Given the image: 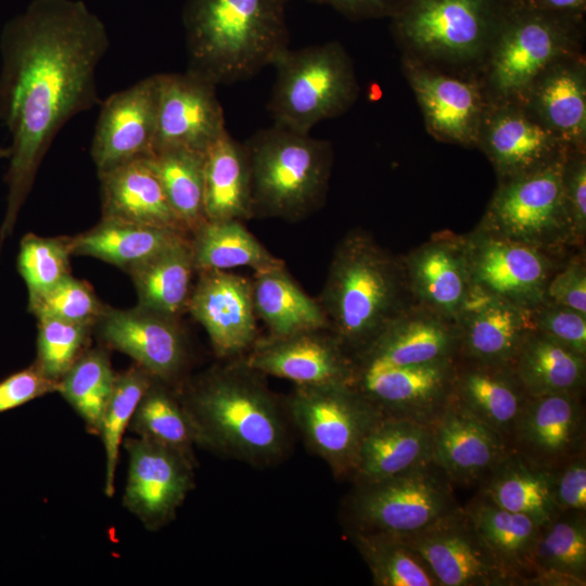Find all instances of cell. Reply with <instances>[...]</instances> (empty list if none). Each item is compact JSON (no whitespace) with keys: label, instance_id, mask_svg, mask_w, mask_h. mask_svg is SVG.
Returning <instances> with one entry per match:
<instances>
[{"label":"cell","instance_id":"9c48e42d","mask_svg":"<svg viewBox=\"0 0 586 586\" xmlns=\"http://www.w3.org/2000/svg\"><path fill=\"white\" fill-rule=\"evenodd\" d=\"M566 155L531 173L498 181L476 227L560 258L584 250L574 243L565 208Z\"/></svg>","mask_w":586,"mask_h":586},{"label":"cell","instance_id":"ba28073f","mask_svg":"<svg viewBox=\"0 0 586 586\" xmlns=\"http://www.w3.org/2000/svg\"><path fill=\"white\" fill-rule=\"evenodd\" d=\"M578 52L572 26L547 11L526 8L502 16L476 75L491 102H522L549 67Z\"/></svg>","mask_w":586,"mask_h":586},{"label":"cell","instance_id":"836d02e7","mask_svg":"<svg viewBox=\"0 0 586 586\" xmlns=\"http://www.w3.org/2000/svg\"><path fill=\"white\" fill-rule=\"evenodd\" d=\"M252 286L256 317L269 336L329 328L319 302L292 279L283 262L256 270Z\"/></svg>","mask_w":586,"mask_h":586},{"label":"cell","instance_id":"30bf717a","mask_svg":"<svg viewBox=\"0 0 586 586\" xmlns=\"http://www.w3.org/2000/svg\"><path fill=\"white\" fill-rule=\"evenodd\" d=\"M460 507L453 484L430 464L361 485L345 504L348 531L410 534Z\"/></svg>","mask_w":586,"mask_h":586},{"label":"cell","instance_id":"4316f807","mask_svg":"<svg viewBox=\"0 0 586 586\" xmlns=\"http://www.w3.org/2000/svg\"><path fill=\"white\" fill-rule=\"evenodd\" d=\"M432 430V462L453 485L480 486L512 450L500 434L449 404Z\"/></svg>","mask_w":586,"mask_h":586},{"label":"cell","instance_id":"db71d44e","mask_svg":"<svg viewBox=\"0 0 586 586\" xmlns=\"http://www.w3.org/2000/svg\"><path fill=\"white\" fill-rule=\"evenodd\" d=\"M552 471L557 512L586 513L585 450Z\"/></svg>","mask_w":586,"mask_h":586},{"label":"cell","instance_id":"e0dca14e","mask_svg":"<svg viewBox=\"0 0 586 586\" xmlns=\"http://www.w3.org/2000/svg\"><path fill=\"white\" fill-rule=\"evenodd\" d=\"M252 370L295 385L351 384L355 364L329 328L256 340L240 358Z\"/></svg>","mask_w":586,"mask_h":586},{"label":"cell","instance_id":"9a60e30c","mask_svg":"<svg viewBox=\"0 0 586 586\" xmlns=\"http://www.w3.org/2000/svg\"><path fill=\"white\" fill-rule=\"evenodd\" d=\"M400 535L441 586H519L484 545L462 506L420 531Z\"/></svg>","mask_w":586,"mask_h":586},{"label":"cell","instance_id":"7402d4cb","mask_svg":"<svg viewBox=\"0 0 586 586\" xmlns=\"http://www.w3.org/2000/svg\"><path fill=\"white\" fill-rule=\"evenodd\" d=\"M187 309L208 334L219 358L246 353L257 340L252 280L227 270H203Z\"/></svg>","mask_w":586,"mask_h":586},{"label":"cell","instance_id":"816d5d0a","mask_svg":"<svg viewBox=\"0 0 586 586\" xmlns=\"http://www.w3.org/2000/svg\"><path fill=\"white\" fill-rule=\"evenodd\" d=\"M565 208L577 249H584L586 237V151L566 155L563 171Z\"/></svg>","mask_w":586,"mask_h":586},{"label":"cell","instance_id":"b9f144b4","mask_svg":"<svg viewBox=\"0 0 586 586\" xmlns=\"http://www.w3.org/2000/svg\"><path fill=\"white\" fill-rule=\"evenodd\" d=\"M204 154L177 148L155 151L149 156L170 207L188 233L206 220Z\"/></svg>","mask_w":586,"mask_h":586},{"label":"cell","instance_id":"83f0119b","mask_svg":"<svg viewBox=\"0 0 586 586\" xmlns=\"http://www.w3.org/2000/svg\"><path fill=\"white\" fill-rule=\"evenodd\" d=\"M457 355L456 321L412 304L353 358L392 366H416L454 359Z\"/></svg>","mask_w":586,"mask_h":586},{"label":"cell","instance_id":"1f68e13d","mask_svg":"<svg viewBox=\"0 0 586 586\" xmlns=\"http://www.w3.org/2000/svg\"><path fill=\"white\" fill-rule=\"evenodd\" d=\"M462 507L484 545L519 586L534 585V553L542 523L502 509L479 493Z\"/></svg>","mask_w":586,"mask_h":586},{"label":"cell","instance_id":"ffe728a7","mask_svg":"<svg viewBox=\"0 0 586 586\" xmlns=\"http://www.w3.org/2000/svg\"><path fill=\"white\" fill-rule=\"evenodd\" d=\"M158 74L143 78L101 102L90 146L98 175L153 153Z\"/></svg>","mask_w":586,"mask_h":586},{"label":"cell","instance_id":"d4e9b609","mask_svg":"<svg viewBox=\"0 0 586 586\" xmlns=\"http://www.w3.org/2000/svg\"><path fill=\"white\" fill-rule=\"evenodd\" d=\"M528 397L512 365L457 355L448 404L500 434L509 445Z\"/></svg>","mask_w":586,"mask_h":586},{"label":"cell","instance_id":"ee69618b","mask_svg":"<svg viewBox=\"0 0 586 586\" xmlns=\"http://www.w3.org/2000/svg\"><path fill=\"white\" fill-rule=\"evenodd\" d=\"M115 375L106 352L94 348L84 352L60 380L58 392L84 420L91 434H99Z\"/></svg>","mask_w":586,"mask_h":586},{"label":"cell","instance_id":"d590c367","mask_svg":"<svg viewBox=\"0 0 586 586\" xmlns=\"http://www.w3.org/2000/svg\"><path fill=\"white\" fill-rule=\"evenodd\" d=\"M512 366L530 396L584 391L586 356L538 330L525 336Z\"/></svg>","mask_w":586,"mask_h":586},{"label":"cell","instance_id":"484cf974","mask_svg":"<svg viewBox=\"0 0 586 586\" xmlns=\"http://www.w3.org/2000/svg\"><path fill=\"white\" fill-rule=\"evenodd\" d=\"M458 356L512 365L525 336L533 331L532 308L471 286L456 319Z\"/></svg>","mask_w":586,"mask_h":586},{"label":"cell","instance_id":"11a10c76","mask_svg":"<svg viewBox=\"0 0 586 586\" xmlns=\"http://www.w3.org/2000/svg\"><path fill=\"white\" fill-rule=\"evenodd\" d=\"M324 4L352 18L393 16L406 0H306Z\"/></svg>","mask_w":586,"mask_h":586},{"label":"cell","instance_id":"7c38bea8","mask_svg":"<svg viewBox=\"0 0 586 586\" xmlns=\"http://www.w3.org/2000/svg\"><path fill=\"white\" fill-rule=\"evenodd\" d=\"M402 67L431 136L466 148L477 146L489 103L479 76L443 69L408 56H403Z\"/></svg>","mask_w":586,"mask_h":586},{"label":"cell","instance_id":"9f6ffc18","mask_svg":"<svg viewBox=\"0 0 586 586\" xmlns=\"http://www.w3.org/2000/svg\"><path fill=\"white\" fill-rule=\"evenodd\" d=\"M585 5V0H537L536 9L552 12H574Z\"/></svg>","mask_w":586,"mask_h":586},{"label":"cell","instance_id":"2e32d148","mask_svg":"<svg viewBox=\"0 0 586 586\" xmlns=\"http://www.w3.org/2000/svg\"><path fill=\"white\" fill-rule=\"evenodd\" d=\"M129 463L123 504L148 530L170 522L193 486L194 462L143 437L125 442Z\"/></svg>","mask_w":586,"mask_h":586},{"label":"cell","instance_id":"f5cc1de1","mask_svg":"<svg viewBox=\"0 0 586 586\" xmlns=\"http://www.w3.org/2000/svg\"><path fill=\"white\" fill-rule=\"evenodd\" d=\"M59 386V381L47 377L34 362L0 380V413L58 392Z\"/></svg>","mask_w":586,"mask_h":586},{"label":"cell","instance_id":"44dd1931","mask_svg":"<svg viewBox=\"0 0 586 586\" xmlns=\"http://www.w3.org/2000/svg\"><path fill=\"white\" fill-rule=\"evenodd\" d=\"M583 392L530 396L511 436V449L532 464L555 470L585 450Z\"/></svg>","mask_w":586,"mask_h":586},{"label":"cell","instance_id":"8992f818","mask_svg":"<svg viewBox=\"0 0 586 586\" xmlns=\"http://www.w3.org/2000/svg\"><path fill=\"white\" fill-rule=\"evenodd\" d=\"M392 18L403 56L476 74L502 16L493 0H406Z\"/></svg>","mask_w":586,"mask_h":586},{"label":"cell","instance_id":"4dcf8cb0","mask_svg":"<svg viewBox=\"0 0 586 586\" xmlns=\"http://www.w3.org/2000/svg\"><path fill=\"white\" fill-rule=\"evenodd\" d=\"M98 176L102 218L187 232L170 207L149 156Z\"/></svg>","mask_w":586,"mask_h":586},{"label":"cell","instance_id":"7a4b0ae2","mask_svg":"<svg viewBox=\"0 0 586 586\" xmlns=\"http://www.w3.org/2000/svg\"><path fill=\"white\" fill-rule=\"evenodd\" d=\"M259 375L237 359L211 370L188 390L181 402L196 444L253 466L284 457V413Z\"/></svg>","mask_w":586,"mask_h":586},{"label":"cell","instance_id":"7dc6e473","mask_svg":"<svg viewBox=\"0 0 586 586\" xmlns=\"http://www.w3.org/2000/svg\"><path fill=\"white\" fill-rule=\"evenodd\" d=\"M93 324L39 318L35 364L49 378L59 381L84 353Z\"/></svg>","mask_w":586,"mask_h":586},{"label":"cell","instance_id":"277c9868","mask_svg":"<svg viewBox=\"0 0 586 586\" xmlns=\"http://www.w3.org/2000/svg\"><path fill=\"white\" fill-rule=\"evenodd\" d=\"M318 302L330 331L353 357L413 304L402 257L360 229L337 243Z\"/></svg>","mask_w":586,"mask_h":586},{"label":"cell","instance_id":"ac0fdd59","mask_svg":"<svg viewBox=\"0 0 586 586\" xmlns=\"http://www.w3.org/2000/svg\"><path fill=\"white\" fill-rule=\"evenodd\" d=\"M216 87L187 71L158 74L153 152L181 148L205 153L227 132Z\"/></svg>","mask_w":586,"mask_h":586},{"label":"cell","instance_id":"52a82bcc","mask_svg":"<svg viewBox=\"0 0 586 586\" xmlns=\"http://www.w3.org/2000/svg\"><path fill=\"white\" fill-rule=\"evenodd\" d=\"M273 67L268 110L277 126L310 133L315 125L345 113L358 98L352 59L340 42L289 49Z\"/></svg>","mask_w":586,"mask_h":586},{"label":"cell","instance_id":"c3c4849f","mask_svg":"<svg viewBox=\"0 0 586 586\" xmlns=\"http://www.w3.org/2000/svg\"><path fill=\"white\" fill-rule=\"evenodd\" d=\"M105 308L87 282L71 275L42 294L28 300V310L37 319L58 318L93 326Z\"/></svg>","mask_w":586,"mask_h":586},{"label":"cell","instance_id":"681fc988","mask_svg":"<svg viewBox=\"0 0 586 586\" xmlns=\"http://www.w3.org/2000/svg\"><path fill=\"white\" fill-rule=\"evenodd\" d=\"M535 330L586 356V316L547 301L532 308Z\"/></svg>","mask_w":586,"mask_h":586},{"label":"cell","instance_id":"f35d334b","mask_svg":"<svg viewBox=\"0 0 586 586\" xmlns=\"http://www.w3.org/2000/svg\"><path fill=\"white\" fill-rule=\"evenodd\" d=\"M193 271L190 239L184 237L129 271L138 305L178 317L187 309Z\"/></svg>","mask_w":586,"mask_h":586},{"label":"cell","instance_id":"4fadbf2b","mask_svg":"<svg viewBox=\"0 0 586 586\" xmlns=\"http://www.w3.org/2000/svg\"><path fill=\"white\" fill-rule=\"evenodd\" d=\"M472 286L524 307L545 301L546 285L566 258L477 227L464 234Z\"/></svg>","mask_w":586,"mask_h":586},{"label":"cell","instance_id":"d6a6232c","mask_svg":"<svg viewBox=\"0 0 586 586\" xmlns=\"http://www.w3.org/2000/svg\"><path fill=\"white\" fill-rule=\"evenodd\" d=\"M204 214L206 220L254 217L249 152L228 131L204 154Z\"/></svg>","mask_w":586,"mask_h":586},{"label":"cell","instance_id":"6da1fadb","mask_svg":"<svg viewBox=\"0 0 586 586\" xmlns=\"http://www.w3.org/2000/svg\"><path fill=\"white\" fill-rule=\"evenodd\" d=\"M110 38L78 0H34L0 35V120L11 136L0 242L12 232L53 139L100 104L97 68Z\"/></svg>","mask_w":586,"mask_h":586},{"label":"cell","instance_id":"8fae6325","mask_svg":"<svg viewBox=\"0 0 586 586\" xmlns=\"http://www.w3.org/2000/svg\"><path fill=\"white\" fill-rule=\"evenodd\" d=\"M288 413L336 477H349L358 449L381 413L351 384L295 385Z\"/></svg>","mask_w":586,"mask_h":586},{"label":"cell","instance_id":"bcb514c9","mask_svg":"<svg viewBox=\"0 0 586 586\" xmlns=\"http://www.w3.org/2000/svg\"><path fill=\"white\" fill-rule=\"evenodd\" d=\"M71 255L69 238H43L28 233L21 240L17 270L27 286L28 300L71 275Z\"/></svg>","mask_w":586,"mask_h":586},{"label":"cell","instance_id":"f1b7e54d","mask_svg":"<svg viewBox=\"0 0 586 586\" xmlns=\"http://www.w3.org/2000/svg\"><path fill=\"white\" fill-rule=\"evenodd\" d=\"M432 424L383 416L366 434L349 477L354 485L382 481L432 463Z\"/></svg>","mask_w":586,"mask_h":586},{"label":"cell","instance_id":"74e56055","mask_svg":"<svg viewBox=\"0 0 586 586\" xmlns=\"http://www.w3.org/2000/svg\"><path fill=\"white\" fill-rule=\"evenodd\" d=\"M479 494L498 507L544 523L556 515L553 471L511 453L480 485Z\"/></svg>","mask_w":586,"mask_h":586},{"label":"cell","instance_id":"5b68a950","mask_svg":"<svg viewBox=\"0 0 586 586\" xmlns=\"http://www.w3.org/2000/svg\"><path fill=\"white\" fill-rule=\"evenodd\" d=\"M254 216L298 220L326 200L333 164L329 141L277 125L246 142Z\"/></svg>","mask_w":586,"mask_h":586},{"label":"cell","instance_id":"60d3db41","mask_svg":"<svg viewBox=\"0 0 586 586\" xmlns=\"http://www.w3.org/2000/svg\"><path fill=\"white\" fill-rule=\"evenodd\" d=\"M377 586H441L423 558L400 534L349 532Z\"/></svg>","mask_w":586,"mask_h":586},{"label":"cell","instance_id":"5bb4252c","mask_svg":"<svg viewBox=\"0 0 586 586\" xmlns=\"http://www.w3.org/2000/svg\"><path fill=\"white\" fill-rule=\"evenodd\" d=\"M455 359L416 366L354 359L352 386L383 416L432 424L448 404Z\"/></svg>","mask_w":586,"mask_h":586},{"label":"cell","instance_id":"cb8c5ba5","mask_svg":"<svg viewBox=\"0 0 586 586\" xmlns=\"http://www.w3.org/2000/svg\"><path fill=\"white\" fill-rule=\"evenodd\" d=\"M402 259L413 304L456 321L472 286L464 234L438 231Z\"/></svg>","mask_w":586,"mask_h":586},{"label":"cell","instance_id":"d6986e66","mask_svg":"<svg viewBox=\"0 0 586 586\" xmlns=\"http://www.w3.org/2000/svg\"><path fill=\"white\" fill-rule=\"evenodd\" d=\"M477 146L498 181L531 173L572 152L520 101H489Z\"/></svg>","mask_w":586,"mask_h":586},{"label":"cell","instance_id":"f6af8a7d","mask_svg":"<svg viewBox=\"0 0 586 586\" xmlns=\"http://www.w3.org/2000/svg\"><path fill=\"white\" fill-rule=\"evenodd\" d=\"M154 379L137 364L115 375L113 390L104 408L98 434L101 436L105 450L104 493L109 497L114 494L115 471L123 435L130 424L138 404Z\"/></svg>","mask_w":586,"mask_h":586},{"label":"cell","instance_id":"7bdbcfd3","mask_svg":"<svg viewBox=\"0 0 586 586\" xmlns=\"http://www.w3.org/2000/svg\"><path fill=\"white\" fill-rule=\"evenodd\" d=\"M154 379L130 421L129 428L143 437L170 448L194 462L196 437L189 415L181 402Z\"/></svg>","mask_w":586,"mask_h":586},{"label":"cell","instance_id":"3957f363","mask_svg":"<svg viewBox=\"0 0 586 586\" xmlns=\"http://www.w3.org/2000/svg\"><path fill=\"white\" fill-rule=\"evenodd\" d=\"M289 0H187V72L215 86L246 80L289 48Z\"/></svg>","mask_w":586,"mask_h":586},{"label":"cell","instance_id":"f546056e","mask_svg":"<svg viewBox=\"0 0 586 586\" xmlns=\"http://www.w3.org/2000/svg\"><path fill=\"white\" fill-rule=\"evenodd\" d=\"M522 102L570 151H586V62L582 52L549 67Z\"/></svg>","mask_w":586,"mask_h":586},{"label":"cell","instance_id":"f907efd6","mask_svg":"<svg viewBox=\"0 0 586 586\" xmlns=\"http://www.w3.org/2000/svg\"><path fill=\"white\" fill-rule=\"evenodd\" d=\"M545 301L586 316V265L584 250L572 253L553 272L545 290Z\"/></svg>","mask_w":586,"mask_h":586},{"label":"cell","instance_id":"603a6c76","mask_svg":"<svg viewBox=\"0 0 586 586\" xmlns=\"http://www.w3.org/2000/svg\"><path fill=\"white\" fill-rule=\"evenodd\" d=\"M109 347L130 356L137 365L165 383L181 371L187 357L177 317L137 306L105 308L95 323Z\"/></svg>","mask_w":586,"mask_h":586},{"label":"cell","instance_id":"ab89813d","mask_svg":"<svg viewBox=\"0 0 586 586\" xmlns=\"http://www.w3.org/2000/svg\"><path fill=\"white\" fill-rule=\"evenodd\" d=\"M190 239L195 271L251 267L260 270L281 263L240 220H205Z\"/></svg>","mask_w":586,"mask_h":586},{"label":"cell","instance_id":"e575fe53","mask_svg":"<svg viewBox=\"0 0 586 586\" xmlns=\"http://www.w3.org/2000/svg\"><path fill=\"white\" fill-rule=\"evenodd\" d=\"M187 232L102 218L89 231L71 238L72 255L92 256L128 272L164 251Z\"/></svg>","mask_w":586,"mask_h":586},{"label":"cell","instance_id":"8d00e7d4","mask_svg":"<svg viewBox=\"0 0 586 586\" xmlns=\"http://www.w3.org/2000/svg\"><path fill=\"white\" fill-rule=\"evenodd\" d=\"M534 585H586L585 513L560 512L539 526Z\"/></svg>","mask_w":586,"mask_h":586}]
</instances>
